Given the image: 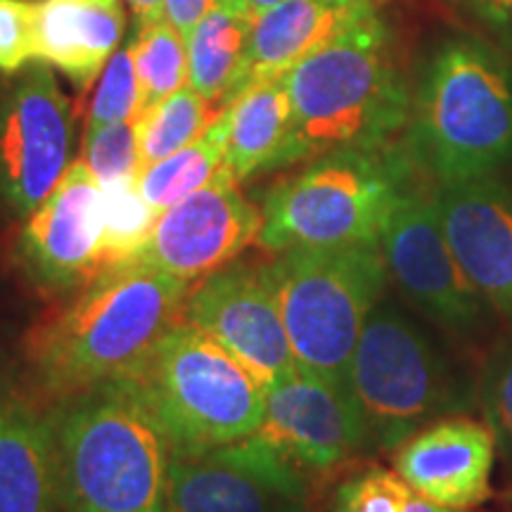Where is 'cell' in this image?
<instances>
[{"mask_svg": "<svg viewBox=\"0 0 512 512\" xmlns=\"http://www.w3.org/2000/svg\"><path fill=\"white\" fill-rule=\"evenodd\" d=\"M190 283L155 268H107L34 320L22 342L31 382L53 403L131 375L183 320Z\"/></svg>", "mask_w": 512, "mask_h": 512, "instance_id": "1", "label": "cell"}, {"mask_svg": "<svg viewBox=\"0 0 512 512\" xmlns=\"http://www.w3.org/2000/svg\"><path fill=\"white\" fill-rule=\"evenodd\" d=\"M48 415L64 512H166L171 446L131 384H98Z\"/></svg>", "mask_w": 512, "mask_h": 512, "instance_id": "2", "label": "cell"}, {"mask_svg": "<svg viewBox=\"0 0 512 512\" xmlns=\"http://www.w3.org/2000/svg\"><path fill=\"white\" fill-rule=\"evenodd\" d=\"M292 105L287 166L337 150H380L411 119L392 34L370 17L285 76Z\"/></svg>", "mask_w": 512, "mask_h": 512, "instance_id": "3", "label": "cell"}, {"mask_svg": "<svg viewBox=\"0 0 512 512\" xmlns=\"http://www.w3.org/2000/svg\"><path fill=\"white\" fill-rule=\"evenodd\" d=\"M411 159L437 183L498 176L512 164V62L475 36L434 50L411 107Z\"/></svg>", "mask_w": 512, "mask_h": 512, "instance_id": "4", "label": "cell"}, {"mask_svg": "<svg viewBox=\"0 0 512 512\" xmlns=\"http://www.w3.org/2000/svg\"><path fill=\"white\" fill-rule=\"evenodd\" d=\"M411 188V162L399 152L337 150L309 159L299 174L266 192L259 245L294 247L380 245L394 204Z\"/></svg>", "mask_w": 512, "mask_h": 512, "instance_id": "5", "label": "cell"}, {"mask_svg": "<svg viewBox=\"0 0 512 512\" xmlns=\"http://www.w3.org/2000/svg\"><path fill=\"white\" fill-rule=\"evenodd\" d=\"M121 380L155 415L171 453L247 439L264 418V384L216 339L185 320Z\"/></svg>", "mask_w": 512, "mask_h": 512, "instance_id": "6", "label": "cell"}, {"mask_svg": "<svg viewBox=\"0 0 512 512\" xmlns=\"http://www.w3.org/2000/svg\"><path fill=\"white\" fill-rule=\"evenodd\" d=\"M387 275L380 245L294 247L268 261L299 368L349 382L351 358Z\"/></svg>", "mask_w": 512, "mask_h": 512, "instance_id": "7", "label": "cell"}, {"mask_svg": "<svg viewBox=\"0 0 512 512\" xmlns=\"http://www.w3.org/2000/svg\"><path fill=\"white\" fill-rule=\"evenodd\" d=\"M368 448L396 451L441 415L470 408L472 392L444 351L394 304L370 313L349 368Z\"/></svg>", "mask_w": 512, "mask_h": 512, "instance_id": "8", "label": "cell"}, {"mask_svg": "<svg viewBox=\"0 0 512 512\" xmlns=\"http://www.w3.org/2000/svg\"><path fill=\"white\" fill-rule=\"evenodd\" d=\"M74 110L48 64H34L0 93V200L27 216L72 166Z\"/></svg>", "mask_w": 512, "mask_h": 512, "instance_id": "9", "label": "cell"}, {"mask_svg": "<svg viewBox=\"0 0 512 512\" xmlns=\"http://www.w3.org/2000/svg\"><path fill=\"white\" fill-rule=\"evenodd\" d=\"M306 475L247 437L202 451H174L166 512H306Z\"/></svg>", "mask_w": 512, "mask_h": 512, "instance_id": "10", "label": "cell"}, {"mask_svg": "<svg viewBox=\"0 0 512 512\" xmlns=\"http://www.w3.org/2000/svg\"><path fill=\"white\" fill-rule=\"evenodd\" d=\"M382 254L403 297L432 323L472 335L491 309L472 285L441 228L434 195L408 188L382 233Z\"/></svg>", "mask_w": 512, "mask_h": 512, "instance_id": "11", "label": "cell"}, {"mask_svg": "<svg viewBox=\"0 0 512 512\" xmlns=\"http://www.w3.org/2000/svg\"><path fill=\"white\" fill-rule=\"evenodd\" d=\"M183 320L207 332L268 389L299 370L268 264H228L197 280Z\"/></svg>", "mask_w": 512, "mask_h": 512, "instance_id": "12", "label": "cell"}, {"mask_svg": "<svg viewBox=\"0 0 512 512\" xmlns=\"http://www.w3.org/2000/svg\"><path fill=\"white\" fill-rule=\"evenodd\" d=\"M238 185V178L223 166L204 188L162 211L150 240L131 264L155 268L190 285L233 264L261 233V209Z\"/></svg>", "mask_w": 512, "mask_h": 512, "instance_id": "13", "label": "cell"}, {"mask_svg": "<svg viewBox=\"0 0 512 512\" xmlns=\"http://www.w3.org/2000/svg\"><path fill=\"white\" fill-rule=\"evenodd\" d=\"M304 475H325L368 448L349 384L294 370L266 389L264 418L252 434Z\"/></svg>", "mask_w": 512, "mask_h": 512, "instance_id": "14", "label": "cell"}, {"mask_svg": "<svg viewBox=\"0 0 512 512\" xmlns=\"http://www.w3.org/2000/svg\"><path fill=\"white\" fill-rule=\"evenodd\" d=\"M102 233V188L79 159L24 219L17 256L41 290L62 297L79 292L100 275Z\"/></svg>", "mask_w": 512, "mask_h": 512, "instance_id": "15", "label": "cell"}, {"mask_svg": "<svg viewBox=\"0 0 512 512\" xmlns=\"http://www.w3.org/2000/svg\"><path fill=\"white\" fill-rule=\"evenodd\" d=\"M434 204L460 268L486 304L512 320V183L498 176L439 183Z\"/></svg>", "mask_w": 512, "mask_h": 512, "instance_id": "16", "label": "cell"}, {"mask_svg": "<svg viewBox=\"0 0 512 512\" xmlns=\"http://www.w3.org/2000/svg\"><path fill=\"white\" fill-rule=\"evenodd\" d=\"M496 439L470 418L422 427L394 451V470L415 494L448 510H470L491 496Z\"/></svg>", "mask_w": 512, "mask_h": 512, "instance_id": "17", "label": "cell"}, {"mask_svg": "<svg viewBox=\"0 0 512 512\" xmlns=\"http://www.w3.org/2000/svg\"><path fill=\"white\" fill-rule=\"evenodd\" d=\"M375 15V0H283L264 10L254 19L233 100L249 83L285 76L304 57Z\"/></svg>", "mask_w": 512, "mask_h": 512, "instance_id": "18", "label": "cell"}, {"mask_svg": "<svg viewBox=\"0 0 512 512\" xmlns=\"http://www.w3.org/2000/svg\"><path fill=\"white\" fill-rule=\"evenodd\" d=\"M124 29L121 0H38L36 62L86 91L119 50Z\"/></svg>", "mask_w": 512, "mask_h": 512, "instance_id": "19", "label": "cell"}, {"mask_svg": "<svg viewBox=\"0 0 512 512\" xmlns=\"http://www.w3.org/2000/svg\"><path fill=\"white\" fill-rule=\"evenodd\" d=\"M57 467L50 415L0 394V512H55Z\"/></svg>", "mask_w": 512, "mask_h": 512, "instance_id": "20", "label": "cell"}, {"mask_svg": "<svg viewBox=\"0 0 512 512\" xmlns=\"http://www.w3.org/2000/svg\"><path fill=\"white\" fill-rule=\"evenodd\" d=\"M226 166L238 181L285 169L292 136V105L283 76L249 83L230 105Z\"/></svg>", "mask_w": 512, "mask_h": 512, "instance_id": "21", "label": "cell"}, {"mask_svg": "<svg viewBox=\"0 0 512 512\" xmlns=\"http://www.w3.org/2000/svg\"><path fill=\"white\" fill-rule=\"evenodd\" d=\"M256 15L247 0H216L188 36V86L214 105L233 100Z\"/></svg>", "mask_w": 512, "mask_h": 512, "instance_id": "22", "label": "cell"}, {"mask_svg": "<svg viewBox=\"0 0 512 512\" xmlns=\"http://www.w3.org/2000/svg\"><path fill=\"white\" fill-rule=\"evenodd\" d=\"M228 131V114L223 110L195 143L140 169L138 188L157 214L204 188L226 166Z\"/></svg>", "mask_w": 512, "mask_h": 512, "instance_id": "23", "label": "cell"}, {"mask_svg": "<svg viewBox=\"0 0 512 512\" xmlns=\"http://www.w3.org/2000/svg\"><path fill=\"white\" fill-rule=\"evenodd\" d=\"M226 107L202 98L195 88L183 86L138 117L140 169L174 155L185 145L195 143L207 128L221 117Z\"/></svg>", "mask_w": 512, "mask_h": 512, "instance_id": "24", "label": "cell"}, {"mask_svg": "<svg viewBox=\"0 0 512 512\" xmlns=\"http://www.w3.org/2000/svg\"><path fill=\"white\" fill-rule=\"evenodd\" d=\"M128 48L138 74V117L174 95L178 88L188 86V41L166 17L138 24Z\"/></svg>", "mask_w": 512, "mask_h": 512, "instance_id": "25", "label": "cell"}, {"mask_svg": "<svg viewBox=\"0 0 512 512\" xmlns=\"http://www.w3.org/2000/svg\"><path fill=\"white\" fill-rule=\"evenodd\" d=\"M102 214L105 233L100 247V273L131 264L150 240L159 219L138 188V176L102 185Z\"/></svg>", "mask_w": 512, "mask_h": 512, "instance_id": "26", "label": "cell"}, {"mask_svg": "<svg viewBox=\"0 0 512 512\" xmlns=\"http://www.w3.org/2000/svg\"><path fill=\"white\" fill-rule=\"evenodd\" d=\"M332 512H458L427 501L403 482L399 472L368 467L337 486Z\"/></svg>", "mask_w": 512, "mask_h": 512, "instance_id": "27", "label": "cell"}, {"mask_svg": "<svg viewBox=\"0 0 512 512\" xmlns=\"http://www.w3.org/2000/svg\"><path fill=\"white\" fill-rule=\"evenodd\" d=\"M81 152L100 188L124 178H136L140 174L138 117L86 131Z\"/></svg>", "mask_w": 512, "mask_h": 512, "instance_id": "28", "label": "cell"}, {"mask_svg": "<svg viewBox=\"0 0 512 512\" xmlns=\"http://www.w3.org/2000/svg\"><path fill=\"white\" fill-rule=\"evenodd\" d=\"M140 88L131 48H119L98 76L86 114V131L138 117Z\"/></svg>", "mask_w": 512, "mask_h": 512, "instance_id": "29", "label": "cell"}, {"mask_svg": "<svg viewBox=\"0 0 512 512\" xmlns=\"http://www.w3.org/2000/svg\"><path fill=\"white\" fill-rule=\"evenodd\" d=\"M38 0H0V74L36 62Z\"/></svg>", "mask_w": 512, "mask_h": 512, "instance_id": "30", "label": "cell"}, {"mask_svg": "<svg viewBox=\"0 0 512 512\" xmlns=\"http://www.w3.org/2000/svg\"><path fill=\"white\" fill-rule=\"evenodd\" d=\"M479 403L496 446L503 456L512 458V344L489 361L479 389Z\"/></svg>", "mask_w": 512, "mask_h": 512, "instance_id": "31", "label": "cell"}, {"mask_svg": "<svg viewBox=\"0 0 512 512\" xmlns=\"http://www.w3.org/2000/svg\"><path fill=\"white\" fill-rule=\"evenodd\" d=\"M470 15L505 46H512V0H463Z\"/></svg>", "mask_w": 512, "mask_h": 512, "instance_id": "32", "label": "cell"}, {"mask_svg": "<svg viewBox=\"0 0 512 512\" xmlns=\"http://www.w3.org/2000/svg\"><path fill=\"white\" fill-rule=\"evenodd\" d=\"M214 5L216 0H164V17L169 19V22L181 31L185 41H188L195 24L207 15Z\"/></svg>", "mask_w": 512, "mask_h": 512, "instance_id": "33", "label": "cell"}, {"mask_svg": "<svg viewBox=\"0 0 512 512\" xmlns=\"http://www.w3.org/2000/svg\"><path fill=\"white\" fill-rule=\"evenodd\" d=\"M126 3L131 5L138 24L155 22V19L164 17V0H126Z\"/></svg>", "mask_w": 512, "mask_h": 512, "instance_id": "34", "label": "cell"}, {"mask_svg": "<svg viewBox=\"0 0 512 512\" xmlns=\"http://www.w3.org/2000/svg\"><path fill=\"white\" fill-rule=\"evenodd\" d=\"M278 3H283V0H247V5L252 8L254 15H261V12L273 8V5H278Z\"/></svg>", "mask_w": 512, "mask_h": 512, "instance_id": "35", "label": "cell"}]
</instances>
